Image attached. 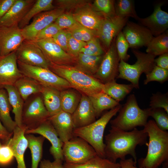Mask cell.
Segmentation results:
<instances>
[{
	"mask_svg": "<svg viewBox=\"0 0 168 168\" xmlns=\"http://www.w3.org/2000/svg\"><path fill=\"white\" fill-rule=\"evenodd\" d=\"M109 133L105 136V158L112 162L125 159L128 155L131 156L137 163L135 149L138 145L146 144L147 134L143 130L136 128L128 132L111 127Z\"/></svg>",
	"mask_w": 168,
	"mask_h": 168,
	"instance_id": "obj_1",
	"label": "cell"
},
{
	"mask_svg": "<svg viewBox=\"0 0 168 168\" xmlns=\"http://www.w3.org/2000/svg\"><path fill=\"white\" fill-rule=\"evenodd\" d=\"M143 129L149 137L147 155L138 161L140 168H158L168 161V132L161 130L153 120L147 121Z\"/></svg>",
	"mask_w": 168,
	"mask_h": 168,
	"instance_id": "obj_2",
	"label": "cell"
},
{
	"mask_svg": "<svg viewBox=\"0 0 168 168\" xmlns=\"http://www.w3.org/2000/svg\"><path fill=\"white\" fill-rule=\"evenodd\" d=\"M49 69L67 81L81 94L91 96L102 91L103 84L74 66L49 64Z\"/></svg>",
	"mask_w": 168,
	"mask_h": 168,
	"instance_id": "obj_3",
	"label": "cell"
},
{
	"mask_svg": "<svg viewBox=\"0 0 168 168\" xmlns=\"http://www.w3.org/2000/svg\"><path fill=\"white\" fill-rule=\"evenodd\" d=\"M122 106L120 104L105 113L92 123L82 127L75 128L73 132L74 136L79 137L85 140L93 147L98 156L105 158L103 141L105 129L111 118L119 111Z\"/></svg>",
	"mask_w": 168,
	"mask_h": 168,
	"instance_id": "obj_4",
	"label": "cell"
},
{
	"mask_svg": "<svg viewBox=\"0 0 168 168\" xmlns=\"http://www.w3.org/2000/svg\"><path fill=\"white\" fill-rule=\"evenodd\" d=\"M118 112L117 116L110 121L111 127L125 131L132 130L138 126H144L149 117L147 109H142L139 107L133 94L128 96Z\"/></svg>",
	"mask_w": 168,
	"mask_h": 168,
	"instance_id": "obj_5",
	"label": "cell"
},
{
	"mask_svg": "<svg viewBox=\"0 0 168 168\" xmlns=\"http://www.w3.org/2000/svg\"><path fill=\"white\" fill-rule=\"evenodd\" d=\"M132 52L137 58L136 63L132 65L120 60L119 67V74L117 78L128 80L134 88L139 89V79L143 73L149 72L156 65L154 62L156 56L133 49Z\"/></svg>",
	"mask_w": 168,
	"mask_h": 168,
	"instance_id": "obj_6",
	"label": "cell"
},
{
	"mask_svg": "<svg viewBox=\"0 0 168 168\" xmlns=\"http://www.w3.org/2000/svg\"><path fill=\"white\" fill-rule=\"evenodd\" d=\"M17 63L23 76L34 79L42 85L54 88L60 91L72 88L67 81L49 69L27 65L18 61Z\"/></svg>",
	"mask_w": 168,
	"mask_h": 168,
	"instance_id": "obj_7",
	"label": "cell"
},
{
	"mask_svg": "<svg viewBox=\"0 0 168 168\" xmlns=\"http://www.w3.org/2000/svg\"><path fill=\"white\" fill-rule=\"evenodd\" d=\"M62 152L64 160L69 164H82L98 156L88 142L77 137L63 143Z\"/></svg>",
	"mask_w": 168,
	"mask_h": 168,
	"instance_id": "obj_8",
	"label": "cell"
},
{
	"mask_svg": "<svg viewBox=\"0 0 168 168\" xmlns=\"http://www.w3.org/2000/svg\"><path fill=\"white\" fill-rule=\"evenodd\" d=\"M50 115L44 104L42 97L35 96L24 105L22 114V124L26 129L33 130L49 119Z\"/></svg>",
	"mask_w": 168,
	"mask_h": 168,
	"instance_id": "obj_9",
	"label": "cell"
},
{
	"mask_svg": "<svg viewBox=\"0 0 168 168\" xmlns=\"http://www.w3.org/2000/svg\"><path fill=\"white\" fill-rule=\"evenodd\" d=\"M115 38L103 55L98 69L93 76L103 84L115 81L119 74L120 60L116 49Z\"/></svg>",
	"mask_w": 168,
	"mask_h": 168,
	"instance_id": "obj_10",
	"label": "cell"
},
{
	"mask_svg": "<svg viewBox=\"0 0 168 168\" xmlns=\"http://www.w3.org/2000/svg\"><path fill=\"white\" fill-rule=\"evenodd\" d=\"M64 9L57 7L41 12L35 16L32 22L21 29L25 40L34 41L38 34L64 13Z\"/></svg>",
	"mask_w": 168,
	"mask_h": 168,
	"instance_id": "obj_11",
	"label": "cell"
},
{
	"mask_svg": "<svg viewBox=\"0 0 168 168\" xmlns=\"http://www.w3.org/2000/svg\"><path fill=\"white\" fill-rule=\"evenodd\" d=\"M33 41L41 49L49 64L75 65V58L63 50L52 38Z\"/></svg>",
	"mask_w": 168,
	"mask_h": 168,
	"instance_id": "obj_12",
	"label": "cell"
},
{
	"mask_svg": "<svg viewBox=\"0 0 168 168\" xmlns=\"http://www.w3.org/2000/svg\"><path fill=\"white\" fill-rule=\"evenodd\" d=\"M128 18L117 16L104 17L99 27L96 31V35L102 43L106 51L118 34L122 31L128 21Z\"/></svg>",
	"mask_w": 168,
	"mask_h": 168,
	"instance_id": "obj_13",
	"label": "cell"
},
{
	"mask_svg": "<svg viewBox=\"0 0 168 168\" xmlns=\"http://www.w3.org/2000/svg\"><path fill=\"white\" fill-rule=\"evenodd\" d=\"M15 52L18 61L27 65L49 69V63L33 41L24 40Z\"/></svg>",
	"mask_w": 168,
	"mask_h": 168,
	"instance_id": "obj_14",
	"label": "cell"
},
{
	"mask_svg": "<svg viewBox=\"0 0 168 168\" xmlns=\"http://www.w3.org/2000/svg\"><path fill=\"white\" fill-rule=\"evenodd\" d=\"M122 32L133 49L147 46L154 37L146 27L130 21H128Z\"/></svg>",
	"mask_w": 168,
	"mask_h": 168,
	"instance_id": "obj_15",
	"label": "cell"
},
{
	"mask_svg": "<svg viewBox=\"0 0 168 168\" xmlns=\"http://www.w3.org/2000/svg\"><path fill=\"white\" fill-rule=\"evenodd\" d=\"M23 76L18 67L15 51L0 56V88L13 86Z\"/></svg>",
	"mask_w": 168,
	"mask_h": 168,
	"instance_id": "obj_16",
	"label": "cell"
},
{
	"mask_svg": "<svg viewBox=\"0 0 168 168\" xmlns=\"http://www.w3.org/2000/svg\"><path fill=\"white\" fill-rule=\"evenodd\" d=\"M37 133L47 139L51 146L49 152L54 160L63 161L62 147L63 143L60 139L55 129L48 120L42 123L37 128L26 129L25 134Z\"/></svg>",
	"mask_w": 168,
	"mask_h": 168,
	"instance_id": "obj_17",
	"label": "cell"
},
{
	"mask_svg": "<svg viewBox=\"0 0 168 168\" xmlns=\"http://www.w3.org/2000/svg\"><path fill=\"white\" fill-rule=\"evenodd\" d=\"M24 40L18 25L0 26V56L15 51Z\"/></svg>",
	"mask_w": 168,
	"mask_h": 168,
	"instance_id": "obj_18",
	"label": "cell"
},
{
	"mask_svg": "<svg viewBox=\"0 0 168 168\" xmlns=\"http://www.w3.org/2000/svg\"><path fill=\"white\" fill-rule=\"evenodd\" d=\"M162 3L155 7L153 12L145 18L139 17V24L146 27L153 36H156L165 32L168 28V13L161 9Z\"/></svg>",
	"mask_w": 168,
	"mask_h": 168,
	"instance_id": "obj_19",
	"label": "cell"
},
{
	"mask_svg": "<svg viewBox=\"0 0 168 168\" xmlns=\"http://www.w3.org/2000/svg\"><path fill=\"white\" fill-rule=\"evenodd\" d=\"M72 115L75 128L87 126L96 120L95 111L88 96L81 94L79 104Z\"/></svg>",
	"mask_w": 168,
	"mask_h": 168,
	"instance_id": "obj_20",
	"label": "cell"
},
{
	"mask_svg": "<svg viewBox=\"0 0 168 168\" xmlns=\"http://www.w3.org/2000/svg\"><path fill=\"white\" fill-rule=\"evenodd\" d=\"M50 121L63 143L73 137L75 128L72 114L63 110L49 117Z\"/></svg>",
	"mask_w": 168,
	"mask_h": 168,
	"instance_id": "obj_21",
	"label": "cell"
},
{
	"mask_svg": "<svg viewBox=\"0 0 168 168\" xmlns=\"http://www.w3.org/2000/svg\"><path fill=\"white\" fill-rule=\"evenodd\" d=\"M26 129L24 126L20 128L16 126L13 132V136L5 144L11 149L17 162V168H26L24 155L28 147V141L25 136Z\"/></svg>",
	"mask_w": 168,
	"mask_h": 168,
	"instance_id": "obj_22",
	"label": "cell"
},
{
	"mask_svg": "<svg viewBox=\"0 0 168 168\" xmlns=\"http://www.w3.org/2000/svg\"><path fill=\"white\" fill-rule=\"evenodd\" d=\"M36 0H16L7 12L0 19V26L18 25Z\"/></svg>",
	"mask_w": 168,
	"mask_h": 168,
	"instance_id": "obj_23",
	"label": "cell"
},
{
	"mask_svg": "<svg viewBox=\"0 0 168 168\" xmlns=\"http://www.w3.org/2000/svg\"><path fill=\"white\" fill-rule=\"evenodd\" d=\"M76 21L84 27L96 31L104 17L85 5L77 8L72 15Z\"/></svg>",
	"mask_w": 168,
	"mask_h": 168,
	"instance_id": "obj_24",
	"label": "cell"
},
{
	"mask_svg": "<svg viewBox=\"0 0 168 168\" xmlns=\"http://www.w3.org/2000/svg\"><path fill=\"white\" fill-rule=\"evenodd\" d=\"M40 94L50 116L62 110L60 91L52 87L42 85Z\"/></svg>",
	"mask_w": 168,
	"mask_h": 168,
	"instance_id": "obj_25",
	"label": "cell"
},
{
	"mask_svg": "<svg viewBox=\"0 0 168 168\" xmlns=\"http://www.w3.org/2000/svg\"><path fill=\"white\" fill-rule=\"evenodd\" d=\"M13 86L24 101L32 94L40 93L42 85L34 79L23 76L18 79Z\"/></svg>",
	"mask_w": 168,
	"mask_h": 168,
	"instance_id": "obj_26",
	"label": "cell"
},
{
	"mask_svg": "<svg viewBox=\"0 0 168 168\" xmlns=\"http://www.w3.org/2000/svg\"><path fill=\"white\" fill-rule=\"evenodd\" d=\"M6 91L12 111L15 116V121L17 126L22 128V114L24 100L13 86L7 85L4 87Z\"/></svg>",
	"mask_w": 168,
	"mask_h": 168,
	"instance_id": "obj_27",
	"label": "cell"
},
{
	"mask_svg": "<svg viewBox=\"0 0 168 168\" xmlns=\"http://www.w3.org/2000/svg\"><path fill=\"white\" fill-rule=\"evenodd\" d=\"M103 56H92L79 53L75 58L74 66L93 76L98 69Z\"/></svg>",
	"mask_w": 168,
	"mask_h": 168,
	"instance_id": "obj_28",
	"label": "cell"
},
{
	"mask_svg": "<svg viewBox=\"0 0 168 168\" xmlns=\"http://www.w3.org/2000/svg\"><path fill=\"white\" fill-rule=\"evenodd\" d=\"M11 110L7 92L5 89L0 88V120L8 131L13 133L17 125L10 116Z\"/></svg>",
	"mask_w": 168,
	"mask_h": 168,
	"instance_id": "obj_29",
	"label": "cell"
},
{
	"mask_svg": "<svg viewBox=\"0 0 168 168\" xmlns=\"http://www.w3.org/2000/svg\"><path fill=\"white\" fill-rule=\"evenodd\" d=\"M88 97L95 111L96 118L104 111L111 109L120 104L119 102L102 91Z\"/></svg>",
	"mask_w": 168,
	"mask_h": 168,
	"instance_id": "obj_30",
	"label": "cell"
},
{
	"mask_svg": "<svg viewBox=\"0 0 168 168\" xmlns=\"http://www.w3.org/2000/svg\"><path fill=\"white\" fill-rule=\"evenodd\" d=\"M134 88L131 83L128 84L117 83L115 81L103 84L102 91L119 102Z\"/></svg>",
	"mask_w": 168,
	"mask_h": 168,
	"instance_id": "obj_31",
	"label": "cell"
},
{
	"mask_svg": "<svg viewBox=\"0 0 168 168\" xmlns=\"http://www.w3.org/2000/svg\"><path fill=\"white\" fill-rule=\"evenodd\" d=\"M25 136L31 154V168H38L42 156L43 145L45 138L41 135L36 137L32 134H25Z\"/></svg>",
	"mask_w": 168,
	"mask_h": 168,
	"instance_id": "obj_32",
	"label": "cell"
},
{
	"mask_svg": "<svg viewBox=\"0 0 168 168\" xmlns=\"http://www.w3.org/2000/svg\"><path fill=\"white\" fill-rule=\"evenodd\" d=\"M72 89L69 88L60 91L62 110L71 114L77 107L81 96L79 92Z\"/></svg>",
	"mask_w": 168,
	"mask_h": 168,
	"instance_id": "obj_33",
	"label": "cell"
},
{
	"mask_svg": "<svg viewBox=\"0 0 168 168\" xmlns=\"http://www.w3.org/2000/svg\"><path fill=\"white\" fill-rule=\"evenodd\" d=\"M52 0H36L18 24L21 29L28 25L31 19L38 14L55 8Z\"/></svg>",
	"mask_w": 168,
	"mask_h": 168,
	"instance_id": "obj_34",
	"label": "cell"
},
{
	"mask_svg": "<svg viewBox=\"0 0 168 168\" xmlns=\"http://www.w3.org/2000/svg\"><path fill=\"white\" fill-rule=\"evenodd\" d=\"M63 166L64 168H121L119 163L112 162L98 156L82 164H72L65 162Z\"/></svg>",
	"mask_w": 168,
	"mask_h": 168,
	"instance_id": "obj_35",
	"label": "cell"
},
{
	"mask_svg": "<svg viewBox=\"0 0 168 168\" xmlns=\"http://www.w3.org/2000/svg\"><path fill=\"white\" fill-rule=\"evenodd\" d=\"M147 53L156 56L168 53V31L154 37L147 46Z\"/></svg>",
	"mask_w": 168,
	"mask_h": 168,
	"instance_id": "obj_36",
	"label": "cell"
},
{
	"mask_svg": "<svg viewBox=\"0 0 168 168\" xmlns=\"http://www.w3.org/2000/svg\"><path fill=\"white\" fill-rule=\"evenodd\" d=\"M134 2L132 0H118L115 1L116 16L124 18L131 17L137 20L139 17L135 11Z\"/></svg>",
	"mask_w": 168,
	"mask_h": 168,
	"instance_id": "obj_37",
	"label": "cell"
},
{
	"mask_svg": "<svg viewBox=\"0 0 168 168\" xmlns=\"http://www.w3.org/2000/svg\"><path fill=\"white\" fill-rule=\"evenodd\" d=\"M149 116L155 120L156 125L164 131L168 130V114L163 109L147 108Z\"/></svg>",
	"mask_w": 168,
	"mask_h": 168,
	"instance_id": "obj_38",
	"label": "cell"
},
{
	"mask_svg": "<svg viewBox=\"0 0 168 168\" xmlns=\"http://www.w3.org/2000/svg\"><path fill=\"white\" fill-rule=\"evenodd\" d=\"M105 53L99 39L96 36L86 42V45L81 49L79 53L90 55L100 56L104 55Z\"/></svg>",
	"mask_w": 168,
	"mask_h": 168,
	"instance_id": "obj_39",
	"label": "cell"
},
{
	"mask_svg": "<svg viewBox=\"0 0 168 168\" xmlns=\"http://www.w3.org/2000/svg\"><path fill=\"white\" fill-rule=\"evenodd\" d=\"M94 5L96 10L104 17L116 16L115 9V1L96 0L94 1Z\"/></svg>",
	"mask_w": 168,
	"mask_h": 168,
	"instance_id": "obj_40",
	"label": "cell"
},
{
	"mask_svg": "<svg viewBox=\"0 0 168 168\" xmlns=\"http://www.w3.org/2000/svg\"><path fill=\"white\" fill-rule=\"evenodd\" d=\"M146 75V78L144 81V85L152 81H156L163 83L168 79V70L156 65L152 70Z\"/></svg>",
	"mask_w": 168,
	"mask_h": 168,
	"instance_id": "obj_41",
	"label": "cell"
},
{
	"mask_svg": "<svg viewBox=\"0 0 168 168\" xmlns=\"http://www.w3.org/2000/svg\"><path fill=\"white\" fill-rule=\"evenodd\" d=\"M115 45L120 60L126 62L130 57L128 54L129 48V44L126 40L122 31H120L115 38Z\"/></svg>",
	"mask_w": 168,
	"mask_h": 168,
	"instance_id": "obj_42",
	"label": "cell"
},
{
	"mask_svg": "<svg viewBox=\"0 0 168 168\" xmlns=\"http://www.w3.org/2000/svg\"><path fill=\"white\" fill-rule=\"evenodd\" d=\"M149 105L152 108L163 109L168 114V96L167 93L159 92L152 94L150 98Z\"/></svg>",
	"mask_w": 168,
	"mask_h": 168,
	"instance_id": "obj_43",
	"label": "cell"
},
{
	"mask_svg": "<svg viewBox=\"0 0 168 168\" xmlns=\"http://www.w3.org/2000/svg\"><path fill=\"white\" fill-rule=\"evenodd\" d=\"M69 33L67 53L75 58L80 53L81 49L86 45V42L75 39Z\"/></svg>",
	"mask_w": 168,
	"mask_h": 168,
	"instance_id": "obj_44",
	"label": "cell"
},
{
	"mask_svg": "<svg viewBox=\"0 0 168 168\" xmlns=\"http://www.w3.org/2000/svg\"><path fill=\"white\" fill-rule=\"evenodd\" d=\"M54 23L61 29H68L74 26L77 22L72 15L63 13L57 18Z\"/></svg>",
	"mask_w": 168,
	"mask_h": 168,
	"instance_id": "obj_45",
	"label": "cell"
},
{
	"mask_svg": "<svg viewBox=\"0 0 168 168\" xmlns=\"http://www.w3.org/2000/svg\"><path fill=\"white\" fill-rule=\"evenodd\" d=\"M61 30L54 22L40 32L34 40L52 38Z\"/></svg>",
	"mask_w": 168,
	"mask_h": 168,
	"instance_id": "obj_46",
	"label": "cell"
},
{
	"mask_svg": "<svg viewBox=\"0 0 168 168\" xmlns=\"http://www.w3.org/2000/svg\"><path fill=\"white\" fill-rule=\"evenodd\" d=\"M69 34L67 30L61 29L52 38L54 42L67 53Z\"/></svg>",
	"mask_w": 168,
	"mask_h": 168,
	"instance_id": "obj_47",
	"label": "cell"
},
{
	"mask_svg": "<svg viewBox=\"0 0 168 168\" xmlns=\"http://www.w3.org/2000/svg\"><path fill=\"white\" fill-rule=\"evenodd\" d=\"M78 36L82 41L86 42L96 36V31L87 28L78 23L76 26Z\"/></svg>",
	"mask_w": 168,
	"mask_h": 168,
	"instance_id": "obj_48",
	"label": "cell"
},
{
	"mask_svg": "<svg viewBox=\"0 0 168 168\" xmlns=\"http://www.w3.org/2000/svg\"><path fill=\"white\" fill-rule=\"evenodd\" d=\"M14 157L11 148L6 144H2L0 147V164H8L12 161Z\"/></svg>",
	"mask_w": 168,
	"mask_h": 168,
	"instance_id": "obj_49",
	"label": "cell"
},
{
	"mask_svg": "<svg viewBox=\"0 0 168 168\" xmlns=\"http://www.w3.org/2000/svg\"><path fill=\"white\" fill-rule=\"evenodd\" d=\"M86 1L84 0H58L56 2L59 7H58L65 8H71L77 7V8L84 5Z\"/></svg>",
	"mask_w": 168,
	"mask_h": 168,
	"instance_id": "obj_50",
	"label": "cell"
},
{
	"mask_svg": "<svg viewBox=\"0 0 168 168\" xmlns=\"http://www.w3.org/2000/svg\"><path fill=\"white\" fill-rule=\"evenodd\" d=\"M63 161L54 160L51 161L48 160H44L40 161V168H64Z\"/></svg>",
	"mask_w": 168,
	"mask_h": 168,
	"instance_id": "obj_51",
	"label": "cell"
},
{
	"mask_svg": "<svg viewBox=\"0 0 168 168\" xmlns=\"http://www.w3.org/2000/svg\"><path fill=\"white\" fill-rule=\"evenodd\" d=\"M16 0H0V19L9 10Z\"/></svg>",
	"mask_w": 168,
	"mask_h": 168,
	"instance_id": "obj_52",
	"label": "cell"
},
{
	"mask_svg": "<svg viewBox=\"0 0 168 168\" xmlns=\"http://www.w3.org/2000/svg\"><path fill=\"white\" fill-rule=\"evenodd\" d=\"M154 62L156 66L161 68L168 70V53L160 55Z\"/></svg>",
	"mask_w": 168,
	"mask_h": 168,
	"instance_id": "obj_53",
	"label": "cell"
},
{
	"mask_svg": "<svg viewBox=\"0 0 168 168\" xmlns=\"http://www.w3.org/2000/svg\"><path fill=\"white\" fill-rule=\"evenodd\" d=\"M13 133H10L1 123L0 120V139L3 144L6 143L11 138Z\"/></svg>",
	"mask_w": 168,
	"mask_h": 168,
	"instance_id": "obj_54",
	"label": "cell"
},
{
	"mask_svg": "<svg viewBox=\"0 0 168 168\" xmlns=\"http://www.w3.org/2000/svg\"><path fill=\"white\" fill-rule=\"evenodd\" d=\"M136 163L132 158L121 160L119 163L121 168H140L136 166Z\"/></svg>",
	"mask_w": 168,
	"mask_h": 168,
	"instance_id": "obj_55",
	"label": "cell"
},
{
	"mask_svg": "<svg viewBox=\"0 0 168 168\" xmlns=\"http://www.w3.org/2000/svg\"><path fill=\"white\" fill-rule=\"evenodd\" d=\"M162 164V168H168V161L164 162Z\"/></svg>",
	"mask_w": 168,
	"mask_h": 168,
	"instance_id": "obj_56",
	"label": "cell"
},
{
	"mask_svg": "<svg viewBox=\"0 0 168 168\" xmlns=\"http://www.w3.org/2000/svg\"><path fill=\"white\" fill-rule=\"evenodd\" d=\"M2 144L0 142V147L2 146Z\"/></svg>",
	"mask_w": 168,
	"mask_h": 168,
	"instance_id": "obj_57",
	"label": "cell"
},
{
	"mask_svg": "<svg viewBox=\"0 0 168 168\" xmlns=\"http://www.w3.org/2000/svg\"></svg>",
	"mask_w": 168,
	"mask_h": 168,
	"instance_id": "obj_58",
	"label": "cell"
}]
</instances>
